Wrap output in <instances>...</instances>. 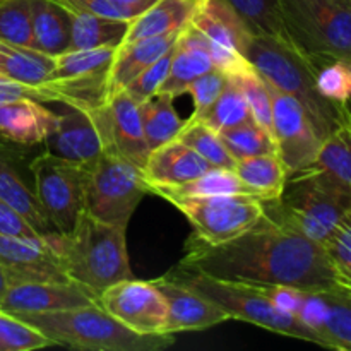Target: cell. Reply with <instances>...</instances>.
<instances>
[{"mask_svg": "<svg viewBox=\"0 0 351 351\" xmlns=\"http://www.w3.org/2000/svg\"><path fill=\"white\" fill-rule=\"evenodd\" d=\"M178 264L213 278L247 285H285L304 291L343 288L322 243L266 215L245 233L218 245L192 235Z\"/></svg>", "mask_w": 351, "mask_h": 351, "instance_id": "1", "label": "cell"}, {"mask_svg": "<svg viewBox=\"0 0 351 351\" xmlns=\"http://www.w3.org/2000/svg\"><path fill=\"white\" fill-rule=\"evenodd\" d=\"M125 232L127 228L110 225L84 211L72 232H51L45 237V242L65 276L77 281L98 298L112 285L134 278L127 256Z\"/></svg>", "mask_w": 351, "mask_h": 351, "instance_id": "2", "label": "cell"}, {"mask_svg": "<svg viewBox=\"0 0 351 351\" xmlns=\"http://www.w3.org/2000/svg\"><path fill=\"white\" fill-rule=\"evenodd\" d=\"M264 215L324 245L346 213L351 189L319 165L288 175L281 194L264 201Z\"/></svg>", "mask_w": 351, "mask_h": 351, "instance_id": "3", "label": "cell"}, {"mask_svg": "<svg viewBox=\"0 0 351 351\" xmlns=\"http://www.w3.org/2000/svg\"><path fill=\"white\" fill-rule=\"evenodd\" d=\"M243 55L264 81L302 103L322 141L346 122L345 106L329 101L317 91L314 67L290 41L254 34Z\"/></svg>", "mask_w": 351, "mask_h": 351, "instance_id": "4", "label": "cell"}, {"mask_svg": "<svg viewBox=\"0 0 351 351\" xmlns=\"http://www.w3.org/2000/svg\"><path fill=\"white\" fill-rule=\"evenodd\" d=\"M40 329L53 345L89 351H158L175 343L173 335H139L98 304L69 311L19 315Z\"/></svg>", "mask_w": 351, "mask_h": 351, "instance_id": "5", "label": "cell"}, {"mask_svg": "<svg viewBox=\"0 0 351 351\" xmlns=\"http://www.w3.org/2000/svg\"><path fill=\"white\" fill-rule=\"evenodd\" d=\"M290 43L317 67L351 58V0H278Z\"/></svg>", "mask_w": 351, "mask_h": 351, "instance_id": "6", "label": "cell"}, {"mask_svg": "<svg viewBox=\"0 0 351 351\" xmlns=\"http://www.w3.org/2000/svg\"><path fill=\"white\" fill-rule=\"evenodd\" d=\"M168 274L201 293L202 297L218 304L230 315V319L249 322L273 332L319 345L317 335L308 329L300 317L274 307L256 285L219 280L199 271L187 269L180 264H177Z\"/></svg>", "mask_w": 351, "mask_h": 351, "instance_id": "7", "label": "cell"}, {"mask_svg": "<svg viewBox=\"0 0 351 351\" xmlns=\"http://www.w3.org/2000/svg\"><path fill=\"white\" fill-rule=\"evenodd\" d=\"M146 194H149V185L143 168L125 158L103 153L89 167L86 211L101 221L127 228Z\"/></svg>", "mask_w": 351, "mask_h": 351, "instance_id": "8", "label": "cell"}, {"mask_svg": "<svg viewBox=\"0 0 351 351\" xmlns=\"http://www.w3.org/2000/svg\"><path fill=\"white\" fill-rule=\"evenodd\" d=\"M89 168L41 153L29 165L33 187L51 232L69 233L86 211Z\"/></svg>", "mask_w": 351, "mask_h": 351, "instance_id": "9", "label": "cell"}, {"mask_svg": "<svg viewBox=\"0 0 351 351\" xmlns=\"http://www.w3.org/2000/svg\"><path fill=\"white\" fill-rule=\"evenodd\" d=\"M194 226L202 242L218 245L252 228L264 216V206L252 194H221L170 201Z\"/></svg>", "mask_w": 351, "mask_h": 351, "instance_id": "10", "label": "cell"}, {"mask_svg": "<svg viewBox=\"0 0 351 351\" xmlns=\"http://www.w3.org/2000/svg\"><path fill=\"white\" fill-rule=\"evenodd\" d=\"M273 105V134L288 175L315 165L322 137L300 101L266 81Z\"/></svg>", "mask_w": 351, "mask_h": 351, "instance_id": "11", "label": "cell"}, {"mask_svg": "<svg viewBox=\"0 0 351 351\" xmlns=\"http://www.w3.org/2000/svg\"><path fill=\"white\" fill-rule=\"evenodd\" d=\"M98 305L139 335H165L168 302L151 281H119L99 295Z\"/></svg>", "mask_w": 351, "mask_h": 351, "instance_id": "12", "label": "cell"}, {"mask_svg": "<svg viewBox=\"0 0 351 351\" xmlns=\"http://www.w3.org/2000/svg\"><path fill=\"white\" fill-rule=\"evenodd\" d=\"M88 112L98 129L103 153L117 154L143 168L151 151L144 137L139 103L122 91Z\"/></svg>", "mask_w": 351, "mask_h": 351, "instance_id": "13", "label": "cell"}, {"mask_svg": "<svg viewBox=\"0 0 351 351\" xmlns=\"http://www.w3.org/2000/svg\"><path fill=\"white\" fill-rule=\"evenodd\" d=\"M93 304H98V298L77 281H12L0 300V308L19 317Z\"/></svg>", "mask_w": 351, "mask_h": 351, "instance_id": "14", "label": "cell"}, {"mask_svg": "<svg viewBox=\"0 0 351 351\" xmlns=\"http://www.w3.org/2000/svg\"><path fill=\"white\" fill-rule=\"evenodd\" d=\"M62 106L64 112H57V123L43 141L45 153L89 168L103 154L98 129L88 110L67 103Z\"/></svg>", "mask_w": 351, "mask_h": 351, "instance_id": "15", "label": "cell"}, {"mask_svg": "<svg viewBox=\"0 0 351 351\" xmlns=\"http://www.w3.org/2000/svg\"><path fill=\"white\" fill-rule=\"evenodd\" d=\"M168 302V324L165 335L182 331H202L221 322L230 321V315L209 298L202 297L170 274L151 280Z\"/></svg>", "mask_w": 351, "mask_h": 351, "instance_id": "16", "label": "cell"}, {"mask_svg": "<svg viewBox=\"0 0 351 351\" xmlns=\"http://www.w3.org/2000/svg\"><path fill=\"white\" fill-rule=\"evenodd\" d=\"M211 168L215 167L194 149L185 146L182 141L173 139L151 151L143 167V173L149 185V192H153L158 187H177L194 180Z\"/></svg>", "mask_w": 351, "mask_h": 351, "instance_id": "17", "label": "cell"}, {"mask_svg": "<svg viewBox=\"0 0 351 351\" xmlns=\"http://www.w3.org/2000/svg\"><path fill=\"white\" fill-rule=\"evenodd\" d=\"M180 33L182 31H171L160 36L120 45L106 74V99L122 93L144 69L149 67L156 58L170 50L177 43Z\"/></svg>", "mask_w": 351, "mask_h": 351, "instance_id": "18", "label": "cell"}, {"mask_svg": "<svg viewBox=\"0 0 351 351\" xmlns=\"http://www.w3.org/2000/svg\"><path fill=\"white\" fill-rule=\"evenodd\" d=\"M57 123V112L31 98L0 105V137L19 146L43 144Z\"/></svg>", "mask_w": 351, "mask_h": 351, "instance_id": "19", "label": "cell"}, {"mask_svg": "<svg viewBox=\"0 0 351 351\" xmlns=\"http://www.w3.org/2000/svg\"><path fill=\"white\" fill-rule=\"evenodd\" d=\"M195 29L223 47L243 53L254 36L239 12L226 0H204L197 5L191 21Z\"/></svg>", "mask_w": 351, "mask_h": 351, "instance_id": "20", "label": "cell"}, {"mask_svg": "<svg viewBox=\"0 0 351 351\" xmlns=\"http://www.w3.org/2000/svg\"><path fill=\"white\" fill-rule=\"evenodd\" d=\"M211 69H215V65L206 48L202 47L201 33L189 23L175 43L173 60L160 91L170 93L173 96L187 93L189 84Z\"/></svg>", "mask_w": 351, "mask_h": 351, "instance_id": "21", "label": "cell"}, {"mask_svg": "<svg viewBox=\"0 0 351 351\" xmlns=\"http://www.w3.org/2000/svg\"><path fill=\"white\" fill-rule=\"evenodd\" d=\"M34 50L58 57L71 50V12L55 0H29Z\"/></svg>", "mask_w": 351, "mask_h": 351, "instance_id": "22", "label": "cell"}, {"mask_svg": "<svg viewBox=\"0 0 351 351\" xmlns=\"http://www.w3.org/2000/svg\"><path fill=\"white\" fill-rule=\"evenodd\" d=\"M0 199L16 209L41 237L51 233L33 185L24 180L10 151L0 146Z\"/></svg>", "mask_w": 351, "mask_h": 351, "instance_id": "23", "label": "cell"}, {"mask_svg": "<svg viewBox=\"0 0 351 351\" xmlns=\"http://www.w3.org/2000/svg\"><path fill=\"white\" fill-rule=\"evenodd\" d=\"M197 3L192 0H156L149 9L134 17L123 43L182 31L192 21Z\"/></svg>", "mask_w": 351, "mask_h": 351, "instance_id": "24", "label": "cell"}, {"mask_svg": "<svg viewBox=\"0 0 351 351\" xmlns=\"http://www.w3.org/2000/svg\"><path fill=\"white\" fill-rule=\"evenodd\" d=\"M233 170L247 194L256 195L263 202L276 199L288 178L287 167L278 153L257 154V156L237 160Z\"/></svg>", "mask_w": 351, "mask_h": 351, "instance_id": "25", "label": "cell"}, {"mask_svg": "<svg viewBox=\"0 0 351 351\" xmlns=\"http://www.w3.org/2000/svg\"><path fill=\"white\" fill-rule=\"evenodd\" d=\"M71 12V50L119 48L125 40L130 21L112 19L91 12Z\"/></svg>", "mask_w": 351, "mask_h": 351, "instance_id": "26", "label": "cell"}, {"mask_svg": "<svg viewBox=\"0 0 351 351\" xmlns=\"http://www.w3.org/2000/svg\"><path fill=\"white\" fill-rule=\"evenodd\" d=\"M117 48H89V50H69L53 58V67L47 82L88 81V79L106 77L115 57Z\"/></svg>", "mask_w": 351, "mask_h": 351, "instance_id": "27", "label": "cell"}, {"mask_svg": "<svg viewBox=\"0 0 351 351\" xmlns=\"http://www.w3.org/2000/svg\"><path fill=\"white\" fill-rule=\"evenodd\" d=\"M173 95L158 91L146 101L139 103V115L143 122L144 137L149 151L177 139L185 120L173 108Z\"/></svg>", "mask_w": 351, "mask_h": 351, "instance_id": "28", "label": "cell"}, {"mask_svg": "<svg viewBox=\"0 0 351 351\" xmlns=\"http://www.w3.org/2000/svg\"><path fill=\"white\" fill-rule=\"evenodd\" d=\"M53 67V57L40 53L31 48L0 41V75L29 86L47 82Z\"/></svg>", "mask_w": 351, "mask_h": 351, "instance_id": "29", "label": "cell"}, {"mask_svg": "<svg viewBox=\"0 0 351 351\" xmlns=\"http://www.w3.org/2000/svg\"><path fill=\"white\" fill-rule=\"evenodd\" d=\"M245 192L242 182L232 168H211L201 177L189 180L177 187H158L151 194L161 195L168 202L184 197H208L221 194H242Z\"/></svg>", "mask_w": 351, "mask_h": 351, "instance_id": "30", "label": "cell"}, {"mask_svg": "<svg viewBox=\"0 0 351 351\" xmlns=\"http://www.w3.org/2000/svg\"><path fill=\"white\" fill-rule=\"evenodd\" d=\"M199 120H202L206 125L211 127L218 134L233 129L247 120H254L249 103H247L245 95L240 89L235 75H228V81H226L219 98Z\"/></svg>", "mask_w": 351, "mask_h": 351, "instance_id": "31", "label": "cell"}, {"mask_svg": "<svg viewBox=\"0 0 351 351\" xmlns=\"http://www.w3.org/2000/svg\"><path fill=\"white\" fill-rule=\"evenodd\" d=\"M328 314L321 329V346L351 350V291L346 288L324 291Z\"/></svg>", "mask_w": 351, "mask_h": 351, "instance_id": "32", "label": "cell"}, {"mask_svg": "<svg viewBox=\"0 0 351 351\" xmlns=\"http://www.w3.org/2000/svg\"><path fill=\"white\" fill-rule=\"evenodd\" d=\"M178 141L194 149L215 168H235L237 160L228 153L218 132L199 119H187L177 136Z\"/></svg>", "mask_w": 351, "mask_h": 351, "instance_id": "33", "label": "cell"}, {"mask_svg": "<svg viewBox=\"0 0 351 351\" xmlns=\"http://www.w3.org/2000/svg\"><path fill=\"white\" fill-rule=\"evenodd\" d=\"M218 136L221 137L225 147L235 160H243V158L257 156V154L278 153L274 137L256 120H247L233 129L219 132Z\"/></svg>", "mask_w": 351, "mask_h": 351, "instance_id": "34", "label": "cell"}, {"mask_svg": "<svg viewBox=\"0 0 351 351\" xmlns=\"http://www.w3.org/2000/svg\"><path fill=\"white\" fill-rule=\"evenodd\" d=\"M242 16L254 34H271V36L288 40L278 0H226Z\"/></svg>", "mask_w": 351, "mask_h": 351, "instance_id": "35", "label": "cell"}, {"mask_svg": "<svg viewBox=\"0 0 351 351\" xmlns=\"http://www.w3.org/2000/svg\"><path fill=\"white\" fill-rule=\"evenodd\" d=\"M315 165L328 170L351 189V122H346L322 141Z\"/></svg>", "mask_w": 351, "mask_h": 351, "instance_id": "36", "label": "cell"}, {"mask_svg": "<svg viewBox=\"0 0 351 351\" xmlns=\"http://www.w3.org/2000/svg\"><path fill=\"white\" fill-rule=\"evenodd\" d=\"M0 41L34 50L29 0H0Z\"/></svg>", "mask_w": 351, "mask_h": 351, "instance_id": "37", "label": "cell"}, {"mask_svg": "<svg viewBox=\"0 0 351 351\" xmlns=\"http://www.w3.org/2000/svg\"><path fill=\"white\" fill-rule=\"evenodd\" d=\"M53 346V341L34 326L0 308V351H33Z\"/></svg>", "mask_w": 351, "mask_h": 351, "instance_id": "38", "label": "cell"}, {"mask_svg": "<svg viewBox=\"0 0 351 351\" xmlns=\"http://www.w3.org/2000/svg\"><path fill=\"white\" fill-rule=\"evenodd\" d=\"M317 91L336 105H345L351 98V60L329 58L315 67Z\"/></svg>", "mask_w": 351, "mask_h": 351, "instance_id": "39", "label": "cell"}, {"mask_svg": "<svg viewBox=\"0 0 351 351\" xmlns=\"http://www.w3.org/2000/svg\"><path fill=\"white\" fill-rule=\"evenodd\" d=\"M235 79L239 81L240 89H242L243 95H245L250 113H252V119L274 137L273 105H271V95L269 89H267L266 81L261 77V74L256 69L242 72V74L235 75Z\"/></svg>", "mask_w": 351, "mask_h": 351, "instance_id": "40", "label": "cell"}, {"mask_svg": "<svg viewBox=\"0 0 351 351\" xmlns=\"http://www.w3.org/2000/svg\"><path fill=\"white\" fill-rule=\"evenodd\" d=\"M324 247L338 274L339 283L351 291V211L346 213L345 218L339 221Z\"/></svg>", "mask_w": 351, "mask_h": 351, "instance_id": "41", "label": "cell"}, {"mask_svg": "<svg viewBox=\"0 0 351 351\" xmlns=\"http://www.w3.org/2000/svg\"><path fill=\"white\" fill-rule=\"evenodd\" d=\"M175 55V45L168 51H165L160 58L153 62L147 69H144L123 91L129 93L137 103H143L149 99L151 96L156 95L163 86L165 79H167L168 71H170L171 60Z\"/></svg>", "mask_w": 351, "mask_h": 351, "instance_id": "42", "label": "cell"}, {"mask_svg": "<svg viewBox=\"0 0 351 351\" xmlns=\"http://www.w3.org/2000/svg\"><path fill=\"white\" fill-rule=\"evenodd\" d=\"M228 75L225 72L218 71V69H211L206 74L199 75L197 79L189 84L187 93H191L194 98V113L192 119H201L213 105L216 99L221 95L223 88H225Z\"/></svg>", "mask_w": 351, "mask_h": 351, "instance_id": "43", "label": "cell"}, {"mask_svg": "<svg viewBox=\"0 0 351 351\" xmlns=\"http://www.w3.org/2000/svg\"><path fill=\"white\" fill-rule=\"evenodd\" d=\"M31 98L36 101H58V96L48 84L29 86L23 82L12 81V79L0 77V105L17 101V99Z\"/></svg>", "mask_w": 351, "mask_h": 351, "instance_id": "44", "label": "cell"}, {"mask_svg": "<svg viewBox=\"0 0 351 351\" xmlns=\"http://www.w3.org/2000/svg\"><path fill=\"white\" fill-rule=\"evenodd\" d=\"M55 2L64 5L67 10H74V12H91L103 17L123 21H132L136 17L129 9L113 2V0H55Z\"/></svg>", "mask_w": 351, "mask_h": 351, "instance_id": "45", "label": "cell"}, {"mask_svg": "<svg viewBox=\"0 0 351 351\" xmlns=\"http://www.w3.org/2000/svg\"><path fill=\"white\" fill-rule=\"evenodd\" d=\"M0 233L24 237V239H43L16 209L0 199Z\"/></svg>", "mask_w": 351, "mask_h": 351, "instance_id": "46", "label": "cell"}, {"mask_svg": "<svg viewBox=\"0 0 351 351\" xmlns=\"http://www.w3.org/2000/svg\"><path fill=\"white\" fill-rule=\"evenodd\" d=\"M113 2L120 3L122 7H125V9H129L130 12L134 14V16H139V14H143L144 10L149 9L151 5H153L156 0H113Z\"/></svg>", "mask_w": 351, "mask_h": 351, "instance_id": "47", "label": "cell"}, {"mask_svg": "<svg viewBox=\"0 0 351 351\" xmlns=\"http://www.w3.org/2000/svg\"><path fill=\"white\" fill-rule=\"evenodd\" d=\"M10 283H12V276L9 274V271L0 266V300H2L3 293H5Z\"/></svg>", "mask_w": 351, "mask_h": 351, "instance_id": "48", "label": "cell"}, {"mask_svg": "<svg viewBox=\"0 0 351 351\" xmlns=\"http://www.w3.org/2000/svg\"><path fill=\"white\" fill-rule=\"evenodd\" d=\"M343 106H345V112H346V117H348V120H350V122H351V98L348 99V101H346L345 103V105H343Z\"/></svg>", "mask_w": 351, "mask_h": 351, "instance_id": "49", "label": "cell"}, {"mask_svg": "<svg viewBox=\"0 0 351 351\" xmlns=\"http://www.w3.org/2000/svg\"><path fill=\"white\" fill-rule=\"evenodd\" d=\"M192 2H195V3H197V5H201V3L204 2V0H192Z\"/></svg>", "mask_w": 351, "mask_h": 351, "instance_id": "50", "label": "cell"}, {"mask_svg": "<svg viewBox=\"0 0 351 351\" xmlns=\"http://www.w3.org/2000/svg\"><path fill=\"white\" fill-rule=\"evenodd\" d=\"M0 77H3V75H0Z\"/></svg>", "mask_w": 351, "mask_h": 351, "instance_id": "51", "label": "cell"}, {"mask_svg": "<svg viewBox=\"0 0 351 351\" xmlns=\"http://www.w3.org/2000/svg\"><path fill=\"white\" fill-rule=\"evenodd\" d=\"M350 60H351V58H350Z\"/></svg>", "mask_w": 351, "mask_h": 351, "instance_id": "52", "label": "cell"}]
</instances>
